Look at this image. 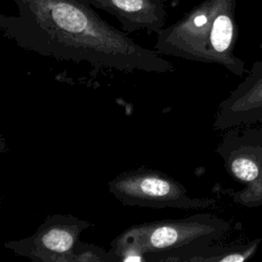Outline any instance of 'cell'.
I'll return each instance as SVG.
<instances>
[{"label": "cell", "instance_id": "obj_1", "mask_svg": "<svg viewBox=\"0 0 262 262\" xmlns=\"http://www.w3.org/2000/svg\"><path fill=\"white\" fill-rule=\"evenodd\" d=\"M17 12L0 14L4 37L42 56L125 73L165 74L174 66L79 0H12Z\"/></svg>", "mask_w": 262, "mask_h": 262}, {"label": "cell", "instance_id": "obj_2", "mask_svg": "<svg viewBox=\"0 0 262 262\" xmlns=\"http://www.w3.org/2000/svg\"><path fill=\"white\" fill-rule=\"evenodd\" d=\"M236 0H203L157 34L155 50L187 60L216 63L242 77L245 61L234 54Z\"/></svg>", "mask_w": 262, "mask_h": 262}, {"label": "cell", "instance_id": "obj_3", "mask_svg": "<svg viewBox=\"0 0 262 262\" xmlns=\"http://www.w3.org/2000/svg\"><path fill=\"white\" fill-rule=\"evenodd\" d=\"M229 228L228 221L212 213L143 222L114 237L110 250L118 262H188Z\"/></svg>", "mask_w": 262, "mask_h": 262}, {"label": "cell", "instance_id": "obj_4", "mask_svg": "<svg viewBox=\"0 0 262 262\" xmlns=\"http://www.w3.org/2000/svg\"><path fill=\"white\" fill-rule=\"evenodd\" d=\"M108 191L123 205L154 209H205L213 199L194 198L170 175L145 166L125 171L107 182Z\"/></svg>", "mask_w": 262, "mask_h": 262}, {"label": "cell", "instance_id": "obj_5", "mask_svg": "<svg viewBox=\"0 0 262 262\" xmlns=\"http://www.w3.org/2000/svg\"><path fill=\"white\" fill-rule=\"evenodd\" d=\"M216 151L228 175L245 184L232 192L233 202L246 208L262 206V127L227 129Z\"/></svg>", "mask_w": 262, "mask_h": 262}, {"label": "cell", "instance_id": "obj_6", "mask_svg": "<svg viewBox=\"0 0 262 262\" xmlns=\"http://www.w3.org/2000/svg\"><path fill=\"white\" fill-rule=\"evenodd\" d=\"M91 225L71 214H49L32 235L8 241L4 248L34 262H72L76 243Z\"/></svg>", "mask_w": 262, "mask_h": 262}, {"label": "cell", "instance_id": "obj_7", "mask_svg": "<svg viewBox=\"0 0 262 262\" xmlns=\"http://www.w3.org/2000/svg\"><path fill=\"white\" fill-rule=\"evenodd\" d=\"M262 112V60L255 61L247 77L223 99L213 127L226 131L237 126L254 125Z\"/></svg>", "mask_w": 262, "mask_h": 262}, {"label": "cell", "instance_id": "obj_8", "mask_svg": "<svg viewBox=\"0 0 262 262\" xmlns=\"http://www.w3.org/2000/svg\"><path fill=\"white\" fill-rule=\"evenodd\" d=\"M114 15L124 32L145 30L155 34L165 28L167 18L163 0H79Z\"/></svg>", "mask_w": 262, "mask_h": 262}, {"label": "cell", "instance_id": "obj_9", "mask_svg": "<svg viewBox=\"0 0 262 262\" xmlns=\"http://www.w3.org/2000/svg\"><path fill=\"white\" fill-rule=\"evenodd\" d=\"M261 237H256L251 242L232 246L209 245L192 256L188 262H245L256 254Z\"/></svg>", "mask_w": 262, "mask_h": 262}, {"label": "cell", "instance_id": "obj_10", "mask_svg": "<svg viewBox=\"0 0 262 262\" xmlns=\"http://www.w3.org/2000/svg\"><path fill=\"white\" fill-rule=\"evenodd\" d=\"M72 262H118L117 257L111 250L94 244L78 241L74 247Z\"/></svg>", "mask_w": 262, "mask_h": 262}, {"label": "cell", "instance_id": "obj_11", "mask_svg": "<svg viewBox=\"0 0 262 262\" xmlns=\"http://www.w3.org/2000/svg\"><path fill=\"white\" fill-rule=\"evenodd\" d=\"M256 124H261L262 125V112H261V115H260V117H259V119H258Z\"/></svg>", "mask_w": 262, "mask_h": 262}]
</instances>
